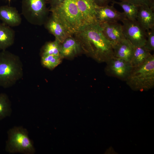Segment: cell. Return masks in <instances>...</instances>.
Listing matches in <instances>:
<instances>
[{
	"mask_svg": "<svg viewBox=\"0 0 154 154\" xmlns=\"http://www.w3.org/2000/svg\"><path fill=\"white\" fill-rule=\"evenodd\" d=\"M74 35L82 50L98 62H107L114 57L112 46L98 23L84 26Z\"/></svg>",
	"mask_w": 154,
	"mask_h": 154,
	"instance_id": "cell-1",
	"label": "cell"
},
{
	"mask_svg": "<svg viewBox=\"0 0 154 154\" xmlns=\"http://www.w3.org/2000/svg\"><path fill=\"white\" fill-rule=\"evenodd\" d=\"M50 11L71 35L84 25L75 0H64L58 5L50 7Z\"/></svg>",
	"mask_w": 154,
	"mask_h": 154,
	"instance_id": "cell-2",
	"label": "cell"
},
{
	"mask_svg": "<svg viewBox=\"0 0 154 154\" xmlns=\"http://www.w3.org/2000/svg\"><path fill=\"white\" fill-rule=\"evenodd\" d=\"M23 75V66L19 57L6 50L0 52V86H12Z\"/></svg>",
	"mask_w": 154,
	"mask_h": 154,
	"instance_id": "cell-3",
	"label": "cell"
},
{
	"mask_svg": "<svg viewBox=\"0 0 154 154\" xmlns=\"http://www.w3.org/2000/svg\"><path fill=\"white\" fill-rule=\"evenodd\" d=\"M134 90H148L154 86V56L151 54L143 64L133 67L125 80Z\"/></svg>",
	"mask_w": 154,
	"mask_h": 154,
	"instance_id": "cell-4",
	"label": "cell"
},
{
	"mask_svg": "<svg viewBox=\"0 0 154 154\" xmlns=\"http://www.w3.org/2000/svg\"><path fill=\"white\" fill-rule=\"evenodd\" d=\"M7 133L5 147L7 152L27 154L35 152L33 142L29 139L26 129L21 127H15L10 129Z\"/></svg>",
	"mask_w": 154,
	"mask_h": 154,
	"instance_id": "cell-5",
	"label": "cell"
},
{
	"mask_svg": "<svg viewBox=\"0 0 154 154\" xmlns=\"http://www.w3.org/2000/svg\"><path fill=\"white\" fill-rule=\"evenodd\" d=\"M21 12L27 21L34 25L44 24L48 18L46 0H22Z\"/></svg>",
	"mask_w": 154,
	"mask_h": 154,
	"instance_id": "cell-6",
	"label": "cell"
},
{
	"mask_svg": "<svg viewBox=\"0 0 154 154\" xmlns=\"http://www.w3.org/2000/svg\"><path fill=\"white\" fill-rule=\"evenodd\" d=\"M121 21L125 38L135 47L144 46L147 40V31L136 20H131L126 18Z\"/></svg>",
	"mask_w": 154,
	"mask_h": 154,
	"instance_id": "cell-7",
	"label": "cell"
},
{
	"mask_svg": "<svg viewBox=\"0 0 154 154\" xmlns=\"http://www.w3.org/2000/svg\"><path fill=\"white\" fill-rule=\"evenodd\" d=\"M106 63L105 71L108 75L125 81L133 68L130 62L115 57Z\"/></svg>",
	"mask_w": 154,
	"mask_h": 154,
	"instance_id": "cell-8",
	"label": "cell"
},
{
	"mask_svg": "<svg viewBox=\"0 0 154 154\" xmlns=\"http://www.w3.org/2000/svg\"><path fill=\"white\" fill-rule=\"evenodd\" d=\"M102 32L113 48L125 38L123 34L122 25L116 22L99 23Z\"/></svg>",
	"mask_w": 154,
	"mask_h": 154,
	"instance_id": "cell-9",
	"label": "cell"
},
{
	"mask_svg": "<svg viewBox=\"0 0 154 154\" xmlns=\"http://www.w3.org/2000/svg\"><path fill=\"white\" fill-rule=\"evenodd\" d=\"M75 1L81 14L84 25L98 23L96 16V9L98 6L94 0Z\"/></svg>",
	"mask_w": 154,
	"mask_h": 154,
	"instance_id": "cell-10",
	"label": "cell"
},
{
	"mask_svg": "<svg viewBox=\"0 0 154 154\" xmlns=\"http://www.w3.org/2000/svg\"><path fill=\"white\" fill-rule=\"evenodd\" d=\"M98 6L96 9V19L98 22H116L121 21L126 17L123 12H119L114 7V4Z\"/></svg>",
	"mask_w": 154,
	"mask_h": 154,
	"instance_id": "cell-11",
	"label": "cell"
},
{
	"mask_svg": "<svg viewBox=\"0 0 154 154\" xmlns=\"http://www.w3.org/2000/svg\"><path fill=\"white\" fill-rule=\"evenodd\" d=\"M46 28L55 37V39L62 43L68 37L72 36L57 19L51 14L44 24Z\"/></svg>",
	"mask_w": 154,
	"mask_h": 154,
	"instance_id": "cell-12",
	"label": "cell"
},
{
	"mask_svg": "<svg viewBox=\"0 0 154 154\" xmlns=\"http://www.w3.org/2000/svg\"><path fill=\"white\" fill-rule=\"evenodd\" d=\"M0 20L2 23L11 27L19 26L22 20L16 8L8 5L0 6Z\"/></svg>",
	"mask_w": 154,
	"mask_h": 154,
	"instance_id": "cell-13",
	"label": "cell"
},
{
	"mask_svg": "<svg viewBox=\"0 0 154 154\" xmlns=\"http://www.w3.org/2000/svg\"><path fill=\"white\" fill-rule=\"evenodd\" d=\"M154 10L147 6L139 7L136 20L146 31L154 27Z\"/></svg>",
	"mask_w": 154,
	"mask_h": 154,
	"instance_id": "cell-14",
	"label": "cell"
},
{
	"mask_svg": "<svg viewBox=\"0 0 154 154\" xmlns=\"http://www.w3.org/2000/svg\"><path fill=\"white\" fill-rule=\"evenodd\" d=\"M82 50L80 42L72 36L67 38L61 44L60 55L62 57L73 56Z\"/></svg>",
	"mask_w": 154,
	"mask_h": 154,
	"instance_id": "cell-15",
	"label": "cell"
},
{
	"mask_svg": "<svg viewBox=\"0 0 154 154\" xmlns=\"http://www.w3.org/2000/svg\"><path fill=\"white\" fill-rule=\"evenodd\" d=\"M134 47L128 40L125 38L113 48L114 56L130 62Z\"/></svg>",
	"mask_w": 154,
	"mask_h": 154,
	"instance_id": "cell-16",
	"label": "cell"
},
{
	"mask_svg": "<svg viewBox=\"0 0 154 154\" xmlns=\"http://www.w3.org/2000/svg\"><path fill=\"white\" fill-rule=\"evenodd\" d=\"M15 32L11 27L0 23V50L6 49L14 43Z\"/></svg>",
	"mask_w": 154,
	"mask_h": 154,
	"instance_id": "cell-17",
	"label": "cell"
},
{
	"mask_svg": "<svg viewBox=\"0 0 154 154\" xmlns=\"http://www.w3.org/2000/svg\"><path fill=\"white\" fill-rule=\"evenodd\" d=\"M144 46L135 47L130 63L133 67L137 66L145 62L151 54Z\"/></svg>",
	"mask_w": 154,
	"mask_h": 154,
	"instance_id": "cell-18",
	"label": "cell"
},
{
	"mask_svg": "<svg viewBox=\"0 0 154 154\" xmlns=\"http://www.w3.org/2000/svg\"><path fill=\"white\" fill-rule=\"evenodd\" d=\"M112 3L117 4L123 9L126 18L130 20H136L139 7L125 0H121L120 2L111 1Z\"/></svg>",
	"mask_w": 154,
	"mask_h": 154,
	"instance_id": "cell-19",
	"label": "cell"
},
{
	"mask_svg": "<svg viewBox=\"0 0 154 154\" xmlns=\"http://www.w3.org/2000/svg\"><path fill=\"white\" fill-rule=\"evenodd\" d=\"M61 44L55 39L54 41L47 42L42 48L41 56L60 55Z\"/></svg>",
	"mask_w": 154,
	"mask_h": 154,
	"instance_id": "cell-20",
	"label": "cell"
},
{
	"mask_svg": "<svg viewBox=\"0 0 154 154\" xmlns=\"http://www.w3.org/2000/svg\"><path fill=\"white\" fill-rule=\"evenodd\" d=\"M11 112V103L8 96L0 93V120L9 116Z\"/></svg>",
	"mask_w": 154,
	"mask_h": 154,
	"instance_id": "cell-21",
	"label": "cell"
},
{
	"mask_svg": "<svg viewBox=\"0 0 154 154\" xmlns=\"http://www.w3.org/2000/svg\"><path fill=\"white\" fill-rule=\"evenodd\" d=\"M62 58L60 55L42 56L41 64L44 67L52 70L60 63Z\"/></svg>",
	"mask_w": 154,
	"mask_h": 154,
	"instance_id": "cell-22",
	"label": "cell"
},
{
	"mask_svg": "<svg viewBox=\"0 0 154 154\" xmlns=\"http://www.w3.org/2000/svg\"><path fill=\"white\" fill-rule=\"evenodd\" d=\"M147 38L145 47L150 52L154 50V27L147 31Z\"/></svg>",
	"mask_w": 154,
	"mask_h": 154,
	"instance_id": "cell-23",
	"label": "cell"
},
{
	"mask_svg": "<svg viewBox=\"0 0 154 154\" xmlns=\"http://www.w3.org/2000/svg\"><path fill=\"white\" fill-rule=\"evenodd\" d=\"M137 6H147L154 9V0H125Z\"/></svg>",
	"mask_w": 154,
	"mask_h": 154,
	"instance_id": "cell-24",
	"label": "cell"
},
{
	"mask_svg": "<svg viewBox=\"0 0 154 154\" xmlns=\"http://www.w3.org/2000/svg\"><path fill=\"white\" fill-rule=\"evenodd\" d=\"M96 4L99 6H103L108 5L111 0H94Z\"/></svg>",
	"mask_w": 154,
	"mask_h": 154,
	"instance_id": "cell-25",
	"label": "cell"
},
{
	"mask_svg": "<svg viewBox=\"0 0 154 154\" xmlns=\"http://www.w3.org/2000/svg\"><path fill=\"white\" fill-rule=\"evenodd\" d=\"M64 0H49V2L50 5V7H52L57 6Z\"/></svg>",
	"mask_w": 154,
	"mask_h": 154,
	"instance_id": "cell-26",
	"label": "cell"
},
{
	"mask_svg": "<svg viewBox=\"0 0 154 154\" xmlns=\"http://www.w3.org/2000/svg\"><path fill=\"white\" fill-rule=\"evenodd\" d=\"M8 0V1L9 2H10L11 0Z\"/></svg>",
	"mask_w": 154,
	"mask_h": 154,
	"instance_id": "cell-27",
	"label": "cell"
}]
</instances>
